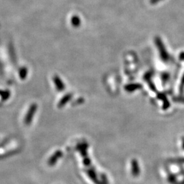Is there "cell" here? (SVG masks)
<instances>
[{
	"label": "cell",
	"mask_w": 184,
	"mask_h": 184,
	"mask_svg": "<svg viewBox=\"0 0 184 184\" xmlns=\"http://www.w3.org/2000/svg\"><path fill=\"white\" fill-rule=\"evenodd\" d=\"M62 152L61 151H57L54 154L52 155V156L48 159V164L50 166H53L55 165L57 162L61 158L62 156Z\"/></svg>",
	"instance_id": "6da1fadb"
},
{
	"label": "cell",
	"mask_w": 184,
	"mask_h": 184,
	"mask_svg": "<svg viewBox=\"0 0 184 184\" xmlns=\"http://www.w3.org/2000/svg\"><path fill=\"white\" fill-rule=\"evenodd\" d=\"M131 172L133 175L138 176L140 174V167L137 160H133L131 162Z\"/></svg>",
	"instance_id": "7a4b0ae2"
}]
</instances>
